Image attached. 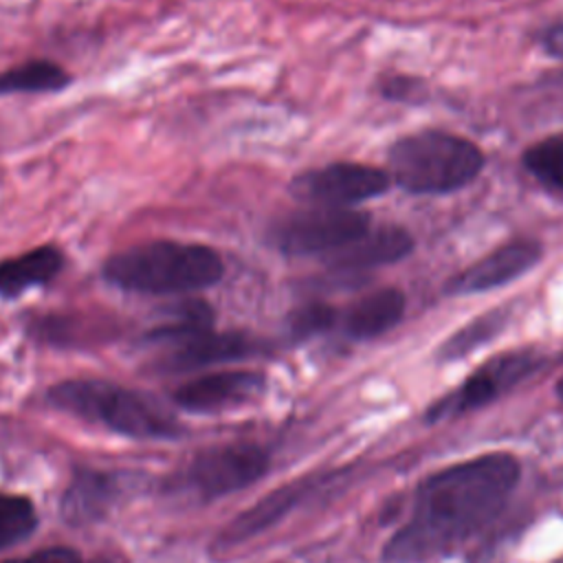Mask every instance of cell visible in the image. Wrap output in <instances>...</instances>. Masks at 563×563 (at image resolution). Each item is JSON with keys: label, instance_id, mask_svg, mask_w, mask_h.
<instances>
[{"label": "cell", "instance_id": "1", "mask_svg": "<svg viewBox=\"0 0 563 563\" xmlns=\"http://www.w3.org/2000/svg\"><path fill=\"white\" fill-rule=\"evenodd\" d=\"M519 482L510 453H486L424 477L407 521L389 537L385 563H427L449 554L497 517Z\"/></svg>", "mask_w": 563, "mask_h": 563}, {"label": "cell", "instance_id": "2", "mask_svg": "<svg viewBox=\"0 0 563 563\" xmlns=\"http://www.w3.org/2000/svg\"><path fill=\"white\" fill-rule=\"evenodd\" d=\"M222 277L224 260L213 246L167 238L125 246L101 264L106 284L147 297H187L216 286Z\"/></svg>", "mask_w": 563, "mask_h": 563}, {"label": "cell", "instance_id": "3", "mask_svg": "<svg viewBox=\"0 0 563 563\" xmlns=\"http://www.w3.org/2000/svg\"><path fill=\"white\" fill-rule=\"evenodd\" d=\"M53 409L99 422L130 440H174L180 422L150 394L121 387L106 378H68L46 391Z\"/></svg>", "mask_w": 563, "mask_h": 563}, {"label": "cell", "instance_id": "4", "mask_svg": "<svg viewBox=\"0 0 563 563\" xmlns=\"http://www.w3.org/2000/svg\"><path fill=\"white\" fill-rule=\"evenodd\" d=\"M389 180L418 196L451 194L471 185L484 169L482 150L457 134L422 130L391 143Z\"/></svg>", "mask_w": 563, "mask_h": 563}, {"label": "cell", "instance_id": "5", "mask_svg": "<svg viewBox=\"0 0 563 563\" xmlns=\"http://www.w3.org/2000/svg\"><path fill=\"white\" fill-rule=\"evenodd\" d=\"M268 451L255 442H229L202 449L178 473L176 490L211 501L257 482L268 471Z\"/></svg>", "mask_w": 563, "mask_h": 563}, {"label": "cell", "instance_id": "6", "mask_svg": "<svg viewBox=\"0 0 563 563\" xmlns=\"http://www.w3.org/2000/svg\"><path fill=\"white\" fill-rule=\"evenodd\" d=\"M369 213L358 209L308 207L271 224L268 240L284 255H330L369 229Z\"/></svg>", "mask_w": 563, "mask_h": 563}, {"label": "cell", "instance_id": "7", "mask_svg": "<svg viewBox=\"0 0 563 563\" xmlns=\"http://www.w3.org/2000/svg\"><path fill=\"white\" fill-rule=\"evenodd\" d=\"M391 187L389 174L363 163H330L297 174L288 191L308 207L352 209L358 202L383 196Z\"/></svg>", "mask_w": 563, "mask_h": 563}, {"label": "cell", "instance_id": "8", "mask_svg": "<svg viewBox=\"0 0 563 563\" xmlns=\"http://www.w3.org/2000/svg\"><path fill=\"white\" fill-rule=\"evenodd\" d=\"M541 361L543 358L534 350H512L488 358L455 391L433 402L429 407L427 420L438 422L444 418H455L493 402L526 376H530L541 365Z\"/></svg>", "mask_w": 563, "mask_h": 563}, {"label": "cell", "instance_id": "9", "mask_svg": "<svg viewBox=\"0 0 563 563\" xmlns=\"http://www.w3.org/2000/svg\"><path fill=\"white\" fill-rule=\"evenodd\" d=\"M266 385L255 369H220L178 385L172 391L176 407L191 413H218L253 400Z\"/></svg>", "mask_w": 563, "mask_h": 563}, {"label": "cell", "instance_id": "10", "mask_svg": "<svg viewBox=\"0 0 563 563\" xmlns=\"http://www.w3.org/2000/svg\"><path fill=\"white\" fill-rule=\"evenodd\" d=\"M543 257L539 240H512L479 257L444 284L446 295H475L506 286L526 275Z\"/></svg>", "mask_w": 563, "mask_h": 563}, {"label": "cell", "instance_id": "11", "mask_svg": "<svg viewBox=\"0 0 563 563\" xmlns=\"http://www.w3.org/2000/svg\"><path fill=\"white\" fill-rule=\"evenodd\" d=\"M260 352L257 339H253L246 332H216L205 330L178 345H172L165 350L163 356H158L156 367L161 372H191L211 367L218 363H231L242 361Z\"/></svg>", "mask_w": 563, "mask_h": 563}, {"label": "cell", "instance_id": "12", "mask_svg": "<svg viewBox=\"0 0 563 563\" xmlns=\"http://www.w3.org/2000/svg\"><path fill=\"white\" fill-rule=\"evenodd\" d=\"M413 249V238L405 227L385 224L378 229H367L361 238L323 255V264L334 273H363L374 266H385L405 260Z\"/></svg>", "mask_w": 563, "mask_h": 563}, {"label": "cell", "instance_id": "13", "mask_svg": "<svg viewBox=\"0 0 563 563\" xmlns=\"http://www.w3.org/2000/svg\"><path fill=\"white\" fill-rule=\"evenodd\" d=\"M66 253L55 242L31 246L0 260V299L13 301L33 288H46L66 268Z\"/></svg>", "mask_w": 563, "mask_h": 563}, {"label": "cell", "instance_id": "14", "mask_svg": "<svg viewBox=\"0 0 563 563\" xmlns=\"http://www.w3.org/2000/svg\"><path fill=\"white\" fill-rule=\"evenodd\" d=\"M24 330L33 341L53 347H84L106 341L110 334H114L117 323L108 314L70 310L33 314L26 319Z\"/></svg>", "mask_w": 563, "mask_h": 563}, {"label": "cell", "instance_id": "15", "mask_svg": "<svg viewBox=\"0 0 563 563\" xmlns=\"http://www.w3.org/2000/svg\"><path fill=\"white\" fill-rule=\"evenodd\" d=\"M119 493L121 486L117 475L95 468L75 471L68 488L62 495L59 515L73 528L97 523L106 517Z\"/></svg>", "mask_w": 563, "mask_h": 563}, {"label": "cell", "instance_id": "16", "mask_svg": "<svg viewBox=\"0 0 563 563\" xmlns=\"http://www.w3.org/2000/svg\"><path fill=\"white\" fill-rule=\"evenodd\" d=\"M407 297L400 288H380L356 299L341 317L350 339L367 341L391 330L405 314Z\"/></svg>", "mask_w": 563, "mask_h": 563}, {"label": "cell", "instance_id": "17", "mask_svg": "<svg viewBox=\"0 0 563 563\" xmlns=\"http://www.w3.org/2000/svg\"><path fill=\"white\" fill-rule=\"evenodd\" d=\"M303 484L306 482H292V484H286V486L268 493L266 497H262L257 504H253L242 515H238L220 532L216 543L222 548H231V545L244 543V541L262 534L264 530H268V526L277 523L299 501V497L306 493Z\"/></svg>", "mask_w": 563, "mask_h": 563}, {"label": "cell", "instance_id": "18", "mask_svg": "<svg viewBox=\"0 0 563 563\" xmlns=\"http://www.w3.org/2000/svg\"><path fill=\"white\" fill-rule=\"evenodd\" d=\"M163 317V321H158L143 334V341L167 350L205 330H211L216 312L209 301L200 297H185L176 303L165 306Z\"/></svg>", "mask_w": 563, "mask_h": 563}, {"label": "cell", "instance_id": "19", "mask_svg": "<svg viewBox=\"0 0 563 563\" xmlns=\"http://www.w3.org/2000/svg\"><path fill=\"white\" fill-rule=\"evenodd\" d=\"M73 84V75L53 59L35 57L0 70V97L55 95Z\"/></svg>", "mask_w": 563, "mask_h": 563}, {"label": "cell", "instance_id": "20", "mask_svg": "<svg viewBox=\"0 0 563 563\" xmlns=\"http://www.w3.org/2000/svg\"><path fill=\"white\" fill-rule=\"evenodd\" d=\"M506 321H508V308H493V310L475 317L473 321L462 325L457 332H453L440 345L438 358L440 361H457V358L471 354L479 345L493 341L504 330Z\"/></svg>", "mask_w": 563, "mask_h": 563}, {"label": "cell", "instance_id": "21", "mask_svg": "<svg viewBox=\"0 0 563 563\" xmlns=\"http://www.w3.org/2000/svg\"><path fill=\"white\" fill-rule=\"evenodd\" d=\"M521 163L530 176L552 189H563V132L550 134L532 143Z\"/></svg>", "mask_w": 563, "mask_h": 563}, {"label": "cell", "instance_id": "22", "mask_svg": "<svg viewBox=\"0 0 563 563\" xmlns=\"http://www.w3.org/2000/svg\"><path fill=\"white\" fill-rule=\"evenodd\" d=\"M37 528V510L29 497L0 493V550L24 541Z\"/></svg>", "mask_w": 563, "mask_h": 563}, {"label": "cell", "instance_id": "23", "mask_svg": "<svg viewBox=\"0 0 563 563\" xmlns=\"http://www.w3.org/2000/svg\"><path fill=\"white\" fill-rule=\"evenodd\" d=\"M339 319V312L323 303V301H310L299 306L288 314V332L292 339H310L314 334H321L330 330Z\"/></svg>", "mask_w": 563, "mask_h": 563}, {"label": "cell", "instance_id": "24", "mask_svg": "<svg viewBox=\"0 0 563 563\" xmlns=\"http://www.w3.org/2000/svg\"><path fill=\"white\" fill-rule=\"evenodd\" d=\"M380 95L385 99H391V101L413 103V101H418L424 95V84L420 79H416V77L394 75V77H387L380 84Z\"/></svg>", "mask_w": 563, "mask_h": 563}, {"label": "cell", "instance_id": "25", "mask_svg": "<svg viewBox=\"0 0 563 563\" xmlns=\"http://www.w3.org/2000/svg\"><path fill=\"white\" fill-rule=\"evenodd\" d=\"M24 563H84L79 552L66 545H55V548H44L29 556Z\"/></svg>", "mask_w": 563, "mask_h": 563}, {"label": "cell", "instance_id": "26", "mask_svg": "<svg viewBox=\"0 0 563 563\" xmlns=\"http://www.w3.org/2000/svg\"><path fill=\"white\" fill-rule=\"evenodd\" d=\"M541 48L556 59H563V22L550 24L541 35H539Z\"/></svg>", "mask_w": 563, "mask_h": 563}, {"label": "cell", "instance_id": "27", "mask_svg": "<svg viewBox=\"0 0 563 563\" xmlns=\"http://www.w3.org/2000/svg\"><path fill=\"white\" fill-rule=\"evenodd\" d=\"M556 396L563 400V376H561V380L556 383Z\"/></svg>", "mask_w": 563, "mask_h": 563}, {"label": "cell", "instance_id": "28", "mask_svg": "<svg viewBox=\"0 0 563 563\" xmlns=\"http://www.w3.org/2000/svg\"><path fill=\"white\" fill-rule=\"evenodd\" d=\"M2 563H24V561H20V559H9V561H2Z\"/></svg>", "mask_w": 563, "mask_h": 563}, {"label": "cell", "instance_id": "29", "mask_svg": "<svg viewBox=\"0 0 563 563\" xmlns=\"http://www.w3.org/2000/svg\"><path fill=\"white\" fill-rule=\"evenodd\" d=\"M92 563H112V561H108V559H97V561H92Z\"/></svg>", "mask_w": 563, "mask_h": 563}]
</instances>
